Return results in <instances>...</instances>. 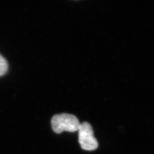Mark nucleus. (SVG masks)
I'll return each mask as SVG.
<instances>
[{
    "mask_svg": "<svg viewBox=\"0 0 154 154\" xmlns=\"http://www.w3.org/2000/svg\"><path fill=\"white\" fill-rule=\"evenodd\" d=\"M8 69V64L5 59L0 54V76L5 74Z\"/></svg>",
    "mask_w": 154,
    "mask_h": 154,
    "instance_id": "obj_3",
    "label": "nucleus"
},
{
    "mask_svg": "<svg viewBox=\"0 0 154 154\" xmlns=\"http://www.w3.org/2000/svg\"><path fill=\"white\" fill-rule=\"evenodd\" d=\"M80 124L77 116L67 113L55 115L51 121L52 129L57 134H61L65 131L71 132L77 131Z\"/></svg>",
    "mask_w": 154,
    "mask_h": 154,
    "instance_id": "obj_1",
    "label": "nucleus"
},
{
    "mask_svg": "<svg viewBox=\"0 0 154 154\" xmlns=\"http://www.w3.org/2000/svg\"><path fill=\"white\" fill-rule=\"evenodd\" d=\"M78 131V140L81 148L86 151H93L98 148V143L94 135L91 125L84 122L80 124Z\"/></svg>",
    "mask_w": 154,
    "mask_h": 154,
    "instance_id": "obj_2",
    "label": "nucleus"
}]
</instances>
